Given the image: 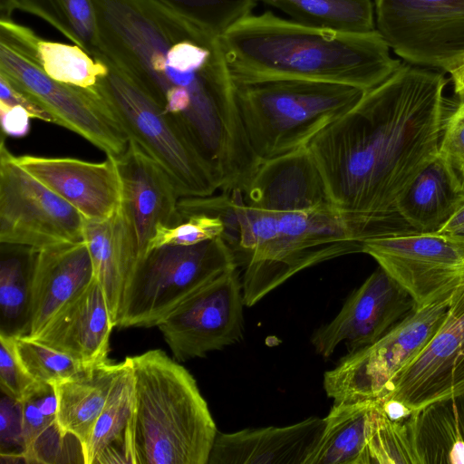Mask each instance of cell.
Wrapping results in <instances>:
<instances>
[{"mask_svg": "<svg viewBox=\"0 0 464 464\" xmlns=\"http://www.w3.org/2000/svg\"><path fill=\"white\" fill-rule=\"evenodd\" d=\"M447 83L440 72L401 63L308 144L332 203L362 243L415 232L396 204L438 156Z\"/></svg>", "mask_w": 464, "mask_h": 464, "instance_id": "cell-1", "label": "cell"}, {"mask_svg": "<svg viewBox=\"0 0 464 464\" xmlns=\"http://www.w3.org/2000/svg\"><path fill=\"white\" fill-rule=\"evenodd\" d=\"M220 42L233 81L298 79L368 91L401 65L377 30L337 32L271 12L247 15L220 35Z\"/></svg>", "mask_w": 464, "mask_h": 464, "instance_id": "cell-2", "label": "cell"}, {"mask_svg": "<svg viewBox=\"0 0 464 464\" xmlns=\"http://www.w3.org/2000/svg\"><path fill=\"white\" fill-rule=\"evenodd\" d=\"M129 358L132 464H208L218 431L195 378L160 349Z\"/></svg>", "mask_w": 464, "mask_h": 464, "instance_id": "cell-3", "label": "cell"}, {"mask_svg": "<svg viewBox=\"0 0 464 464\" xmlns=\"http://www.w3.org/2000/svg\"><path fill=\"white\" fill-rule=\"evenodd\" d=\"M233 82L241 122L259 162L307 147L365 92L344 84L298 79Z\"/></svg>", "mask_w": 464, "mask_h": 464, "instance_id": "cell-4", "label": "cell"}, {"mask_svg": "<svg viewBox=\"0 0 464 464\" xmlns=\"http://www.w3.org/2000/svg\"><path fill=\"white\" fill-rule=\"evenodd\" d=\"M107 73L94 87L129 138L170 177L180 198L213 195L221 181L179 120L101 54Z\"/></svg>", "mask_w": 464, "mask_h": 464, "instance_id": "cell-5", "label": "cell"}, {"mask_svg": "<svg viewBox=\"0 0 464 464\" xmlns=\"http://www.w3.org/2000/svg\"><path fill=\"white\" fill-rule=\"evenodd\" d=\"M271 213L276 217V235L255 250L242 266L245 306L255 305L306 268L362 252V241L356 229L332 203Z\"/></svg>", "mask_w": 464, "mask_h": 464, "instance_id": "cell-6", "label": "cell"}, {"mask_svg": "<svg viewBox=\"0 0 464 464\" xmlns=\"http://www.w3.org/2000/svg\"><path fill=\"white\" fill-rule=\"evenodd\" d=\"M39 36L30 28L0 19V74L30 94L56 124L118 158L129 138L95 88L84 89L49 77L36 55Z\"/></svg>", "mask_w": 464, "mask_h": 464, "instance_id": "cell-7", "label": "cell"}, {"mask_svg": "<svg viewBox=\"0 0 464 464\" xmlns=\"http://www.w3.org/2000/svg\"><path fill=\"white\" fill-rule=\"evenodd\" d=\"M234 267V255L222 237L147 252L127 285L116 327L158 326L195 291Z\"/></svg>", "mask_w": 464, "mask_h": 464, "instance_id": "cell-8", "label": "cell"}, {"mask_svg": "<svg viewBox=\"0 0 464 464\" xmlns=\"http://www.w3.org/2000/svg\"><path fill=\"white\" fill-rule=\"evenodd\" d=\"M451 294L417 309L372 344L343 357L324 374L326 395L334 403L382 399L392 380L420 353L444 322Z\"/></svg>", "mask_w": 464, "mask_h": 464, "instance_id": "cell-9", "label": "cell"}, {"mask_svg": "<svg viewBox=\"0 0 464 464\" xmlns=\"http://www.w3.org/2000/svg\"><path fill=\"white\" fill-rule=\"evenodd\" d=\"M376 30L408 63L449 73L464 63V0H374Z\"/></svg>", "mask_w": 464, "mask_h": 464, "instance_id": "cell-10", "label": "cell"}, {"mask_svg": "<svg viewBox=\"0 0 464 464\" xmlns=\"http://www.w3.org/2000/svg\"><path fill=\"white\" fill-rule=\"evenodd\" d=\"M83 216L20 167L0 144V243L43 248L83 241Z\"/></svg>", "mask_w": 464, "mask_h": 464, "instance_id": "cell-11", "label": "cell"}, {"mask_svg": "<svg viewBox=\"0 0 464 464\" xmlns=\"http://www.w3.org/2000/svg\"><path fill=\"white\" fill-rule=\"evenodd\" d=\"M371 256L414 300L418 309L450 295L464 279V241L439 233L409 232L369 238Z\"/></svg>", "mask_w": 464, "mask_h": 464, "instance_id": "cell-12", "label": "cell"}, {"mask_svg": "<svg viewBox=\"0 0 464 464\" xmlns=\"http://www.w3.org/2000/svg\"><path fill=\"white\" fill-rule=\"evenodd\" d=\"M244 306L234 267L195 291L158 327L176 361L202 358L243 339Z\"/></svg>", "mask_w": 464, "mask_h": 464, "instance_id": "cell-13", "label": "cell"}, {"mask_svg": "<svg viewBox=\"0 0 464 464\" xmlns=\"http://www.w3.org/2000/svg\"><path fill=\"white\" fill-rule=\"evenodd\" d=\"M464 397V279L452 292L446 318L420 353L392 382L381 400L412 411ZM379 400V401H381Z\"/></svg>", "mask_w": 464, "mask_h": 464, "instance_id": "cell-14", "label": "cell"}, {"mask_svg": "<svg viewBox=\"0 0 464 464\" xmlns=\"http://www.w3.org/2000/svg\"><path fill=\"white\" fill-rule=\"evenodd\" d=\"M417 309L412 297L379 266L337 315L314 331L311 343L324 358L341 343L352 353L372 344Z\"/></svg>", "mask_w": 464, "mask_h": 464, "instance_id": "cell-15", "label": "cell"}, {"mask_svg": "<svg viewBox=\"0 0 464 464\" xmlns=\"http://www.w3.org/2000/svg\"><path fill=\"white\" fill-rule=\"evenodd\" d=\"M116 162L121 209L140 261L159 224L173 227L184 220L178 207L180 197L164 169L133 140Z\"/></svg>", "mask_w": 464, "mask_h": 464, "instance_id": "cell-16", "label": "cell"}, {"mask_svg": "<svg viewBox=\"0 0 464 464\" xmlns=\"http://www.w3.org/2000/svg\"><path fill=\"white\" fill-rule=\"evenodd\" d=\"M14 160L87 220H103L121 209V182L113 157L102 162L35 155H14Z\"/></svg>", "mask_w": 464, "mask_h": 464, "instance_id": "cell-17", "label": "cell"}, {"mask_svg": "<svg viewBox=\"0 0 464 464\" xmlns=\"http://www.w3.org/2000/svg\"><path fill=\"white\" fill-rule=\"evenodd\" d=\"M85 241L31 248L26 335L35 337L53 315L93 279Z\"/></svg>", "mask_w": 464, "mask_h": 464, "instance_id": "cell-18", "label": "cell"}, {"mask_svg": "<svg viewBox=\"0 0 464 464\" xmlns=\"http://www.w3.org/2000/svg\"><path fill=\"white\" fill-rule=\"evenodd\" d=\"M113 327L103 290L93 277L32 339L84 365L92 366L109 360Z\"/></svg>", "mask_w": 464, "mask_h": 464, "instance_id": "cell-19", "label": "cell"}, {"mask_svg": "<svg viewBox=\"0 0 464 464\" xmlns=\"http://www.w3.org/2000/svg\"><path fill=\"white\" fill-rule=\"evenodd\" d=\"M242 194L247 204L270 212L305 209L332 203L322 174L307 147L260 162Z\"/></svg>", "mask_w": 464, "mask_h": 464, "instance_id": "cell-20", "label": "cell"}, {"mask_svg": "<svg viewBox=\"0 0 464 464\" xmlns=\"http://www.w3.org/2000/svg\"><path fill=\"white\" fill-rule=\"evenodd\" d=\"M324 424L314 416L284 427L218 432L208 464H304Z\"/></svg>", "mask_w": 464, "mask_h": 464, "instance_id": "cell-21", "label": "cell"}, {"mask_svg": "<svg viewBox=\"0 0 464 464\" xmlns=\"http://www.w3.org/2000/svg\"><path fill=\"white\" fill-rule=\"evenodd\" d=\"M83 239L116 327L125 290L139 262L121 209L103 220L86 219Z\"/></svg>", "mask_w": 464, "mask_h": 464, "instance_id": "cell-22", "label": "cell"}, {"mask_svg": "<svg viewBox=\"0 0 464 464\" xmlns=\"http://www.w3.org/2000/svg\"><path fill=\"white\" fill-rule=\"evenodd\" d=\"M464 201V189L439 157L400 196L396 210L411 229L437 233Z\"/></svg>", "mask_w": 464, "mask_h": 464, "instance_id": "cell-23", "label": "cell"}, {"mask_svg": "<svg viewBox=\"0 0 464 464\" xmlns=\"http://www.w3.org/2000/svg\"><path fill=\"white\" fill-rule=\"evenodd\" d=\"M134 381L129 356L114 380L107 402L82 449L83 463H132Z\"/></svg>", "mask_w": 464, "mask_h": 464, "instance_id": "cell-24", "label": "cell"}, {"mask_svg": "<svg viewBox=\"0 0 464 464\" xmlns=\"http://www.w3.org/2000/svg\"><path fill=\"white\" fill-rule=\"evenodd\" d=\"M121 367L110 360L82 374L53 384L57 398L56 424L63 435H72L82 449L103 410Z\"/></svg>", "mask_w": 464, "mask_h": 464, "instance_id": "cell-25", "label": "cell"}, {"mask_svg": "<svg viewBox=\"0 0 464 464\" xmlns=\"http://www.w3.org/2000/svg\"><path fill=\"white\" fill-rule=\"evenodd\" d=\"M376 401L334 403L304 464H370L368 434Z\"/></svg>", "mask_w": 464, "mask_h": 464, "instance_id": "cell-26", "label": "cell"}, {"mask_svg": "<svg viewBox=\"0 0 464 464\" xmlns=\"http://www.w3.org/2000/svg\"><path fill=\"white\" fill-rule=\"evenodd\" d=\"M304 25L352 34L376 30L371 0H256Z\"/></svg>", "mask_w": 464, "mask_h": 464, "instance_id": "cell-27", "label": "cell"}, {"mask_svg": "<svg viewBox=\"0 0 464 464\" xmlns=\"http://www.w3.org/2000/svg\"><path fill=\"white\" fill-rule=\"evenodd\" d=\"M417 437L424 464H464V436L459 398L433 403L420 410Z\"/></svg>", "mask_w": 464, "mask_h": 464, "instance_id": "cell-28", "label": "cell"}, {"mask_svg": "<svg viewBox=\"0 0 464 464\" xmlns=\"http://www.w3.org/2000/svg\"><path fill=\"white\" fill-rule=\"evenodd\" d=\"M4 245L0 261V333L26 335L28 325L31 248Z\"/></svg>", "mask_w": 464, "mask_h": 464, "instance_id": "cell-29", "label": "cell"}, {"mask_svg": "<svg viewBox=\"0 0 464 464\" xmlns=\"http://www.w3.org/2000/svg\"><path fill=\"white\" fill-rule=\"evenodd\" d=\"M419 412L403 420H391L376 401L368 434L370 464H424L417 437Z\"/></svg>", "mask_w": 464, "mask_h": 464, "instance_id": "cell-30", "label": "cell"}, {"mask_svg": "<svg viewBox=\"0 0 464 464\" xmlns=\"http://www.w3.org/2000/svg\"><path fill=\"white\" fill-rule=\"evenodd\" d=\"M36 55L49 77L72 86L92 89L108 72V66L101 57H92L76 44L39 37Z\"/></svg>", "mask_w": 464, "mask_h": 464, "instance_id": "cell-31", "label": "cell"}, {"mask_svg": "<svg viewBox=\"0 0 464 464\" xmlns=\"http://www.w3.org/2000/svg\"><path fill=\"white\" fill-rule=\"evenodd\" d=\"M13 339L17 358L36 382L53 385L75 378L92 367L27 336L13 335Z\"/></svg>", "mask_w": 464, "mask_h": 464, "instance_id": "cell-32", "label": "cell"}, {"mask_svg": "<svg viewBox=\"0 0 464 464\" xmlns=\"http://www.w3.org/2000/svg\"><path fill=\"white\" fill-rule=\"evenodd\" d=\"M217 35L251 14L256 0H163Z\"/></svg>", "mask_w": 464, "mask_h": 464, "instance_id": "cell-33", "label": "cell"}, {"mask_svg": "<svg viewBox=\"0 0 464 464\" xmlns=\"http://www.w3.org/2000/svg\"><path fill=\"white\" fill-rule=\"evenodd\" d=\"M24 463L39 437L56 422L57 398L52 384L39 382L21 401Z\"/></svg>", "mask_w": 464, "mask_h": 464, "instance_id": "cell-34", "label": "cell"}, {"mask_svg": "<svg viewBox=\"0 0 464 464\" xmlns=\"http://www.w3.org/2000/svg\"><path fill=\"white\" fill-rule=\"evenodd\" d=\"M223 234L224 225L219 218L205 214L190 215L173 227L159 224L147 252L163 246H192L222 237Z\"/></svg>", "mask_w": 464, "mask_h": 464, "instance_id": "cell-35", "label": "cell"}, {"mask_svg": "<svg viewBox=\"0 0 464 464\" xmlns=\"http://www.w3.org/2000/svg\"><path fill=\"white\" fill-rule=\"evenodd\" d=\"M438 155L464 189V100L445 120Z\"/></svg>", "mask_w": 464, "mask_h": 464, "instance_id": "cell-36", "label": "cell"}, {"mask_svg": "<svg viewBox=\"0 0 464 464\" xmlns=\"http://www.w3.org/2000/svg\"><path fill=\"white\" fill-rule=\"evenodd\" d=\"M0 457L9 463L24 462L21 402L1 392Z\"/></svg>", "mask_w": 464, "mask_h": 464, "instance_id": "cell-37", "label": "cell"}, {"mask_svg": "<svg viewBox=\"0 0 464 464\" xmlns=\"http://www.w3.org/2000/svg\"><path fill=\"white\" fill-rule=\"evenodd\" d=\"M38 383L17 358L13 335L0 333L1 392L21 402Z\"/></svg>", "mask_w": 464, "mask_h": 464, "instance_id": "cell-38", "label": "cell"}, {"mask_svg": "<svg viewBox=\"0 0 464 464\" xmlns=\"http://www.w3.org/2000/svg\"><path fill=\"white\" fill-rule=\"evenodd\" d=\"M67 2L68 0H14V9L43 19L70 39L65 16Z\"/></svg>", "mask_w": 464, "mask_h": 464, "instance_id": "cell-39", "label": "cell"}, {"mask_svg": "<svg viewBox=\"0 0 464 464\" xmlns=\"http://www.w3.org/2000/svg\"><path fill=\"white\" fill-rule=\"evenodd\" d=\"M0 102L7 105H18L25 109L32 119L56 124L54 117L30 94L12 83L0 74Z\"/></svg>", "mask_w": 464, "mask_h": 464, "instance_id": "cell-40", "label": "cell"}, {"mask_svg": "<svg viewBox=\"0 0 464 464\" xmlns=\"http://www.w3.org/2000/svg\"><path fill=\"white\" fill-rule=\"evenodd\" d=\"M0 119L2 131L6 136L22 138L30 131L32 117L21 106L0 102Z\"/></svg>", "mask_w": 464, "mask_h": 464, "instance_id": "cell-41", "label": "cell"}, {"mask_svg": "<svg viewBox=\"0 0 464 464\" xmlns=\"http://www.w3.org/2000/svg\"><path fill=\"white\" fill-rule=\"evenodd\" d=\"M462 227H464V201L437 233L450 235Z\"/></svg>", "mask_w": 464, "mask_h": 464, "instance_id": "cell-42", "label": "cell"}, {"mask_svg": "<svg viewBox=\"0 0 464 464\" xmlns=\"http://www.w3.org/2000/svg\"><path fill=\"white\" fill-rule=\"evenodd\" d=\"M450 74L455 93L459 100H464V63Z\"/></svg>", "mask_w": 464, "mask_h": 464, "instance_id": "cell-43", "label": "cell"}, {"mask_svg": "<svg viewBox=\"0 0 464 464\" xmlns=\"http://www.w3.org/2000/svg\"><path fill=\"white\" fill-rule=\"evenodd\" d=\"M14 0H0V19H12Z\"/></svg>", "mask_w": 464, "mask_h": 464, "instance_id": "cell-44", "label": "cell"}, {"mask_svg": "<svg viewBox=\"0 0 464 464\" xmlns=\"http://www.w3.org/2000/svg\"><path fill=\"white\" fill-rule=\"evenodd\" d=\"M459 416H460V423L462 428V434L464 436V397L459 398Z\"/></svg>", "mask_w": 464, "mask_h": 464, "instance_id": "cell-45", "label": "cell"}, {"mask_svg": "<svg viewBox=\"0 0 464 464\" xmlns=\"http://www.w3.org/2000/svg\"><path fill=\"white\" fill-rule=\"evenodd\" d=\"M449 236H451L459 240L464 241V227L453 232L452 234H450Z\"/></svg>", "mask_w": 464, "mask_h": 464, "instance_id": "cell-46", "label": "cell"}]
</instances>
